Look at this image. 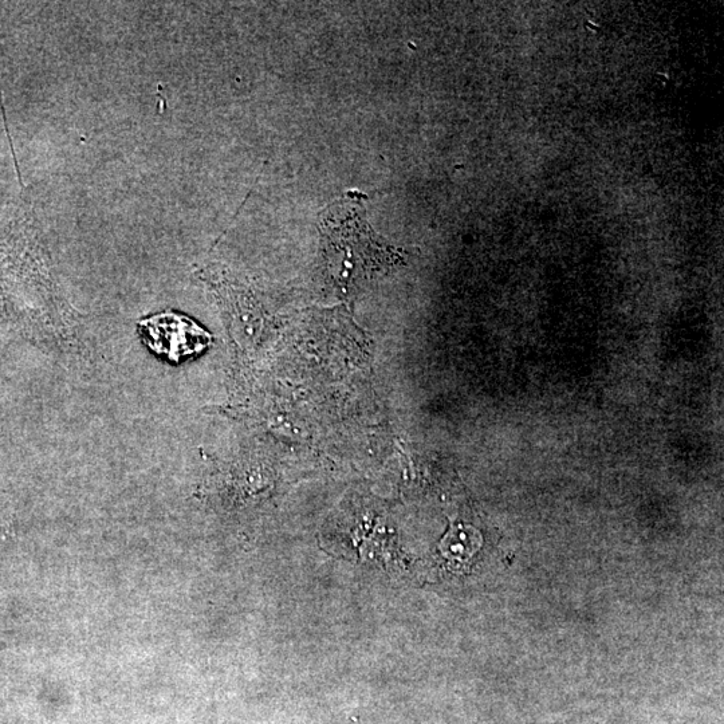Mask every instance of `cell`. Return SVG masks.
<instances>
[{"label": "cell", "mask_w": 724, "mask_h": 724, "mask_svg": "<svg viewBox=\"0 0 724 724\" xmlns=\"http://www.w3.org/2000/svg\"><path fill=\"white\" fill-rule=\"evenodd\" d=\"M0 105H2V97H0Z\"/></svg>", "instance_id": "obj_2"}, {"label": "cell", "mask_w": 724, "mask_h": 724, "mask_svg": "<svg viewBox=\"0 0 724 724\" xmlns=\"http://www.w3.org/2000/svg\"><path fill=\"white\" fill-rule=\"evenodd\" d=\"M139 333L148 348L171 362L202 354L212 345L211 333L183 314L164 312L139 322Z\"/></svg>", "instance_id": "obj_1"}]
</instances>
